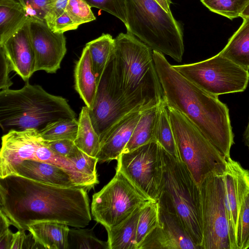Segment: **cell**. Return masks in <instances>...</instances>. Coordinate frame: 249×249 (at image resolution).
<instances>
[{
    "mask_svg": "<svg viewBox=\"0 0 249 249\" xmlns=\"http://www.w3.org/2000/svg\"><path fill=\"white\" fill-rule=\"evenodd\" d=\"M78 127V120L76 119H65L49 124L38 132L45 141L68 139L74 141Z\"/></svg>",
    "mask_w": 249,
    "mask_h": 249,
    "instance_id": "cell-31",
    "label": "cell"
},
{
    "mask_svg": "<svg viewBox=\"0 0 249 249\" xmlns=\"http://www.w3.org/2000/svg\"><path fill=\"white\" fill-rule=\"evenodd\" d=\"M12 69L2 50L0 48V89H7L13 85L9 78Z\"/></svg>",
    "mask_w": 249,
    "mask_h": 249,
    "instance_id": "cell-42",
    "label": "cell"
},
{
    "mask_svg": "<svg viewBox=\"0 0 249 249\" xmlns=\"http://www.w3.org/2000/svg\"><path fill=\"white\" fill-rule=\"evenodd\" d=\"M143 110L127 114L107 132L100 141V150L96 157L98 162L117 160L129 142Z\"/></svg>",
    "mask_w": 249,
    "mask_h": 249,
    "instance_id": "cell-17",
    "label": "cell"
},
{
    "mask_svg": "<svg viewBox=\"0 0 249 249\" xmlns=\"http://www.w3.org/2000/svg\"><path fill=\"white\" fill-rule=\"evenodd\" d=\"M166 104L180 160L198 186L210 175H224L226 158L187 117Z\"/></svg>",
    "mask_w": 249,
    "mask_h": 249,
    "instance_id": "cell-7",
    "label": "cell"
},
{
    "mask_svg": "<svg viewBox=\"0 0 249 249\" xmlns=\"http://www.w3.org/2000/svg\"><path fill=\"white\" fill-rule=\"evenodd\" d=\"M242 18V24L219 53L249 71V17Z\"/></svg>",
    "mask_w": 249,
    "mask_h": 249,
    "instance_id": "cell-24",
    "label": "cell"
},
{
    "mask_svg": "<svg viewBox=\"0 0 249 249\" xmlns=\"http://www.w3.org/2000/svg\"><path fill=\"white\" fill-rule=\"evenodd\" d=\"M138 249L199 248L187 234L178 217L160 207V226L145 237Z\"/></svg>",
    "mask_w": 249,
    "mask_h": 249,
    "instance_id": "cell-15",
    "label": "cell"
},
{
    "mask_svg": "<svg viewBox=\"0 0 249 249\" xmlns=\"http://www.w3.org/2000/svg\"><path fill=\"white\" fill-rule=\"evenodd\" d=\"M151 199L138 191L120 172L92 196L91 213L105 229L117 226Z\"/></svg>",
    "mask_w": 249,
    "mask_h": 249,
    "instance_id": "cell-10",
    "label": "cell"
},
{
    "mask_svg": "<svg viewBox=\"0 0 249 249\" xmlns=\"http://www.w3.org/2000/svg\"><path fill=\"white\" fill-rule=\"evenodd\" d=\"M44 141L49 149L58 155L68 159L75 154L78 150L74 141L71 140Z\"/></svg>",
    "mask_w": 249,
    "mask_h": 249,
    "instance_id": "cell-38",
    "label": "cell"
},
{
    "mask_svg": "<svg viewBox=\"0 0 249 249\" xmlns=\"http://www.w3.org/2000/svg\"><path fill=\"white\" fill-rule=\"evenodd\" d=\"M76 119V113L64 98L47 92L28 81L20 89L0 91V126L4 134L11 130L35 129L49 124Z\"/></svg>",
    "mask_w": 249,
    "mask_h": 249,
    "instance_id": "cell-4",
    "label": "cell"
},
{
    "mask_svg": "<svg viewBox=\"0 0 249 249\" xmlns=\"http://www.w3.org/2000/svg\"><path fill=\"white\" fill-rule=\"evenodd\" d=\"M25 230H18L13 233L11 249H43L33 237L31 233L26 234Z\"/></svg>",
    "mask_w": 249,
    "mask_h": 249,
    "instance_id": "cell-39",
    "label": "cell"
},
{
    "mask_svg": "<svg viewBox=\"0 0 249 249\" xmlns=\"http://www.w3.org/2000/svg\"><path fill=\"white\" fill-rule=\"evenodd\" d=\"M160 226V206L158 201L152 200L141 209L138 220L136 242L137 249L145 237Z\"/></svg>",
    "mask_w": 249,
    "mask_h": 249,
    "instance_id": "cell-30",
    "label": "cell"
},
{
    "mask_svg": "<svg viewBox=\"0 0 249 249\" xmlns=\"http://www.w3.org/2000/svg\"><path fill=\"white\" fill-rule=\"evenodd\" d=\"M29 20L18 0H0V44L17 32Z\"/></svg>",
    "mask_w": 249,
    "mask_h": 249,
    "instance_id": "cell-25",
    "label": "cell"
},
{
    "mask_svg": "<svg viewBox=\"0 0 249 249\" xmlns=\"http://www.w3.org/2000/svg\"><path fill=\"white\" fill-rule=\"evenodd\" d=\"M114 39V74L123 98L141 110L159 105L164 95L152 50L128 33H121Z\"/></svg>",
    "mask_w": 249,
    "mask_h": 249,
    "instance_id": "cell-3",
    "label": "cell"
},
{
    "mask_svg": "<svg viewBox=\"0 0 249 249\" xmlns=\"http://www.w3.org/2000/svg\"><path fill=\"white\" fill-rule=\"evenodd\" d=\"M162 8L167 13H171L170 5L172 3L171 0H155Z\"/></svg>",
    "mask_w": 249,
    "mask_h": 249,
    "instance_id": "cell-44",
    "label": "cell"
},
{
    "mask_svg": "<svg viewBox=\"0 0 249 249\" xmlns=\"http://www.w3.org/2000/svg\"><path fill=\"white\" fill-rule=\"evenodd\" d=\"M78 127L74 142L77 148L87 155L97 157L100 148V138L94 129L89 108L83 107L78 120Z\"/></svg>",
    "mask_w": 249,
    "mask_h": 249,
    "instance_id": "cell-27",
    "label": "cell"
},
{
    "mask_svg": "<svg viewBox=\"0 0 249 249\" xmlns=\"http://www.w3.org/2000/svg\"><path fill=\"white\" fill-rule=\"evenodd\" d=\"M156 138L165 151L180 160L164 100L158 107Z\"/></svg>",
    "mask_w": 249,
    "mask_h": 249,
    "instance_id": "cell-29",
    "label": "cell"
},
{
    "mask_svg": "<svg viewBox=\"0 0 249 249\" xmlns=\"http://www.w3.org/2000/svg\"><path fill=\"white\" fill-rule=\"evenodd\" d=\"M80 173L95 179H98L96 165L98 162L96 157L90 156L78 149L73 156L69 159Z\"/></svg>",
    "mask_w": 249,
    "mask_h": 249,
    "instance_id": "cell-36",
    "label": "cell"
},
{
    "mask_svg": "<svg viewBox=\"0 0 249 249\" xmlns=\"http://www.w3.org/2000/svg\"><path fill=\"white\" fill-rule=\"evenodd\" d=\"M31 20L45 21L50 0H18Z\"/></svg>",
    "mask_w": 249,
    "mask_h": 249,
    "instance_id": "cell-37",
    "label": "cell"
},
{
    "mask_svg": "<svg viewBox=\"0 0 249 249\" xmlns=\"http://www.w3.org/2000/svg\"><path fill=\"white\" fill-rule=\"evenodd\" d=\"M240 187V208L236 231V249L249 248V170L237 164Z\"/></svg>",
    "mask_w": 249,
    "mask_h": 249,
    "instance_id": "cell-22",
    "label": "cell"
},
{
    "mask_svg": "<svg viewBox=\"0 0 249 249\" xmlns=\"http://www.w3.org/2000/svg\"><path fill=\"white\" fill-rule=\"evenodd\" d=\"M113 55L98 82L94 105L89 110L92 125L100 141L124 116L134 111L143 110L128 104L122 96L115 79Z\"/></svg>",
    "mask_w": 249,
    "mask_h": 249,
    "instance_id": "cell-13",
    "label": "cell"
},
{
    "mask_svg": "<svg viewBox=\"0 0 249 249\" xmlns=\"http://www.w3.org/2000/svg\"><path fill=\"white\" fill-rule=\"evenodd\" d=\"M116 171L122 174L141 193L158 201L164 172L163 149L153 141L129 152L117 159Z\"/></svg>",
    "mask_w": 249,
    "mask_h": 249,
    "instance_id": "cell-11",
    "label": "cell"
},
{
    "mask_svg": "<svg viewBox=\"0 0 249 249\" xmlns=\"http://www.w3.org/2000/svg\"><path fill=\"white\" fill-rule=\"evenodd\" d=\"M29 20L0 44L12 71L25 81L35 71V56L29 29Z\"/></svg>",
    "mask_w": 249,
    "mask_h": 249,
    "instance_id": "cell-16",
    "label": "cell"
},
{
    "mask_svg": "<svg viewBox=\"0 0 249 249\" xmlns=\"http://www.w3.org/2000/svg\"><path fill=\"white\" fill-rule=\"evenodd\" d=\"M91 59L98 82L115 51V39L109 34H103L99 37L86 44Z\"/></svg>",
    "mask_w": 249,
    "mask_h": 249,
    "instance_id": "cell-28",
    "label": "cell"
},
{
    "mask_svg": "<svg viewBox=\"0 0 249 249\" xmlns=\"http://www.w3.org/2000/svg\"><path fill=\"white\" fill-rule=\"evenodd\" d=\"M91 7L105 11L126 22L125 0H85Z\"/></svg>",
    "mask_w": 249,
    "mask_h": 249,
    "instance_id": "cell-35",
    "label": "cell"
},
{
    "mask_svg": "<svg viewBox=\"0 0 249 249\" xmlns=\"http://www.w3.org/2000/svg\"><path fill=\"white\" fill-rule=\"evenodd\" d=\"M0 211L18 230L37 222L53 221L76 228L91 220L87 191L47 184L21 176L0 178Z\"/></svg>",
    "mask_w": 249,
    "mask_h": 249,
    "instance_id": "cell-1",
    "label": "cell"
},
{
    "mask_svg": "<svg viewBox=\"0 0 249 249\" xmlns=\"http://www.w3.org/2000/svg\"><path fill=\"white\" fill-rule=\"evenodd\" d=\"M158 107L159 105L142 111L123 152H129L148 142L157 141L156 130Z\"/></svg>",
    "mask_w": 249,
    "mask_h": 249,
    "instance_id": "cell-26",
    "label": "cell"
},
{
    "mask_svg": "<svg viewBox=\"0 0 249 249\" xmlns=\"http://www.w3.org/2000/svg\"><path fill=\"white\" fill-rule=\"evenodd\" d=\"M127 33L152 51L181 62L184 52L181 24L155 0H125Z\"/></svg>",
    "mask_w": 249,
    "mask_h": 249,
    "instance_id": "cell-6",
    "label": "cell"
},
{
    "mask_svg": "<svg viewBox=\"0 0 249 249\" xmlns=\"http://www.w3.org/2000/svg\"><path fill=\"white\" fill-rule=\"evenodd\" d=\"M24 160L46 162L59 167L70 174L77 187L87 191L99 183L98 179L79 172L71 160L49 149L38 130H11L4 134L1 137L0 152V178L12 166Z\"/></svg>",
    "mask_w": 249,
    "mask_h": 249,
    "instance_id": "cell-8",
    "label": "cell"
},
{
    "mask_svg": "<svg viewBox=\"0 0 249 249\" xmlns=\"http://www.w3.org/2000/svg\"><path fill=\"white\" fill-rule=\"evenodd\" d=\"M243 139L245 144L248 147L249 151V120L248 124L244 133Z\"/></svg>",
    "mask_w": 249,
    "mask_h": 249,
    "instance_id": "cell-45",
    "label": "cell"
},
{
    "mask_svg": "<svg viewBox=\"0 0 249 249\" xmlns=\"http://www.w3.org/2000/svg\"><path fill=\"white\" fill-rule=\"evenodd\" d=\"M163 149V148H162ZM164 172L158 201L175 214L193 242L202 249L203 240L199 188L185 164L163 149Z\"/></svg>",
    "mask_w": 249,
    "mask_h": 249,
    "instance_id": "cell-5",
    "label": "cell"
},
{
    "mask_svg": "<svg viewBox=\"0 0 249 249\" xmlns=\"http://www.w3.org/2000/svg\"><path fill=\"white\" fill-rule=\"evenodd\" d=\"M75 89L90 110L95 101L97 80L89 50L85 46L74 69Z\"/></svg>",
    "mask_w": 249,
    "mask_h": 249,
    "instance_id": "cell-20",
    "label": "cell"
},
{
    "mask_svg": "<svg viewBox=\"0 0 249 249\" xmlns=\"http://www.w3.org/2000/svg\"><path fill=\"white\" fill-rule=\"evenodd\" d=\"M211 12L231 20L240 17L249 0H200Z\"/></svg>",
    "mask_w": 249,
    "mask_h": 249,
    "instance_id": "cell-32",
    "label": "cell"
},
{
    "mask_svg": "<svg viewBox=\"0 0 249 249\" xmlns=\"http://www.w3.org/2000/svg\"><path fill=\"white\" fill-rule=\"evenodd\" d=\"M47 25L53 32L63 34L70 30H76L79 27V25L73 21L66 12Z\"/></svg>",
    "mask_w": 249,
    "mask_h": 249,
    "instance_id": "cell-40",
    "label": "cell"
},
{
    "mask_svg": "<svg viewBox=\"0 0 249 249\" xmlns=\"http://www.w3.org/2000/svg\"><path fill=\"white\" fill-rule=\"evenodd\" d=\"M69 0H50L45 21L48 24L66 12Z\"/></svg>",
    "mask_w": 249,
    "mask_h": 249,
    "instance_id": "cell-41",
    "label": "cell"
},
{
    "mask_svg": "<svg viewBox=\"0 0 249 249\" xmlns=\"http://www.w3.org/2000/svg\"><path fill=\"white\" fill-rule=\"evenodd\" d=\"M91 8L85 0H69L66 12L79 26L96 19Z\"/></svg>",
    "mask_w": 249,
    "mask_h": 249,
    "instance_id": "cell-34",
    "label": "cell"
},
{
    "mask_svg": "<svg viewBox=\"0 0 249 249\" xmlns=\"http://www.w3.org/2000/svg\"><path fill=\"white\" fill-rule=\"evenodd\" d=\"M10 175L21 176L50 185L77 187L65 170L48 162L33 160H24L14 165L2 178Z\"/></svg>",
    "mask_w": 249,
    "mask_h": 249,
    "instance_id": "cell-18",
    "label": "cell"
},
{
    "mask_svg": "<svg viewBox=\"0 0 249 249\" xmlns=\"http://www.w3.org/2000/svg\"><path fill=\"white\" fill-rule=\"evenodd\" d=\"M201 204L202 249H231L223 175L208 176L199 186Z\"/></svg>",
    "mask_w": 249,
    "mask_h": 249,
    "instance_id": "cell-12",
    "label": "cell"
},
{
    "mask_svg": "<svg viewBox=\"0 0 249 249\" xmlns=\"http://www.w3.org/2000/svg\"><path fill=\"white\" fill-rule=\"evenodd\" d=\"M69 226L63 223L44 221L32 223L27 231L43 249H69Z\"/></svg>",
    "mask_w": 249,
    "mask_h": 249,
    "instance_id": "cell-21",
    "label": "cell"
},
{
    "mask_svg": "<svg viewBox=\"0 0 249 249\" xmlns=\"http://www.w3.org/2000/svg\"><path fill=\"white\" fill-rule=\"evenodd\" d=\"M153 57L166 104L187 117L226 158L230 157L234 134L227 106L176 71L162 53L153 51Z\"/></svg>",
    "mask_w": 249,
    "mask_h": 249,
    "instance_id": "cell-2",
    "label": "cell"
},
{
    "mask_svg": "<svg viewBox=\"0 0 249 249\" xmlns=\"http://www.w3.org/2000/svg\"><path fill=\"white\" fill-rule=\"evenodd\" d=\"M172 66L200 88L217 96L244 91L249 81L248 70L219 53L200 62Z\"/></svg>",
    "mask_w": 249,
    "mask_h": 249,
    "instance_id": "cell-9",
    "label": "cell"
},
{
    "mask_svg": "<svg viewBox=\"0 0 249 249\" xmlns=\"http://www.w3.org/2000/svg\"><path fill=\"white\" fill-rule=\"evenodd\" d=\"M249 17V3L246 6L243 12H242L241 17L242 18Z\"/></svg>",
    "mask_w": 249,
    "mask_h": 249,
    "instance_id": "cell-46",
    "label": "cell"
},
{
    "mask_svg": "<svg viewBox=\"0 0 249 249\" xmlns=\"http://www.w3.org/2000/svg\"><path fill=\"white\" fill-rule=\"evenodd\" d=\"M143 206L137 208L119 224L106 230L108 249H137L136 242L137 229Z\"/></svg>",
    "mask_w": 249,
    "mask_h": 249,
    "instance_id": "cell-23",
    "label": "cell"
},
{
    "mask_svg": "<svg viewBox=\"0 0 249 249\" xmlns=\"http://www.w3.org/2000/svg\"><path fill=\"white\" fill-rule=\"evenodd\" d=\"M227 169L223 175L225 202L229 226L231 249H236V238L240 208V187L237 177L238 162L226 158Z\"/></svg>",
    "mask_w": 249,
    "mask_h": 249,
    "instance_id": "cell-19",
    "label": "cell"
},
{
    "mask_svg": "<svg viewBox=\"0 0 249 249\" xmlns=\"http://www.w3.org/2000/svg\"><path fill=\"white\" fill-rule=\"evenodd\" d=\"M69 249H107V242L98 239L92 230L70 229Z\"/></svg>",
    "mask_w": 249,
    "mask_h": 249,
    "instance_id": "cell-33",
    "label": "cell"
},
{
    "mask_svg": "<svg viewBox=\"0 0 249 249\" xmlns=\"http://www.w3.org/2000/svg\"><path fill=\"white\" fill-rule=\"evenodd\" d=\"M13 233L10 229L0 233V249H11Z\"/></svg>",
    "mask_w": 249,
    "mask_h": 249,
    "instance_id": "cell-43",
    "label": "cell"
},
{
    "mask_svg": "<svg viewBox=\"0 0 249 249\" xmlns=\"http://www.w3.org/2000/svg\"><path fill=\"white\" fill-rule=\"evenodd\" d=\"M31 38L35 56V71L55 73L67 52L63 33L53 32L45 21L29 20Z\"/></svg>",
    "mask_w": 249,
    "mask_h": 249,
    "instance_id": "cell-14",
    "label": "cell"
}]
</instances>
